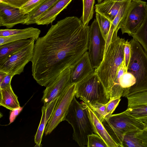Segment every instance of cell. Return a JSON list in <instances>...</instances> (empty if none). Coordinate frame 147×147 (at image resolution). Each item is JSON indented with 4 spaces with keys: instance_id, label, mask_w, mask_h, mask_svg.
Returning <instances> with one entry per match:
<instances>
[{
    "instance_id": "cell-40",
    "label": "cell",
    "mask_w": 147,
    "mask_h": 147,
    "mask_svg": "<svg viewBox=\"0 0 147 147\" xmlns=\"http://www.w3.org/2000/svg\"><path fill=\"white\" fill-rule=\"evenodd\" d=\"M138 0H112L111 1H137Z\"/></svg>"
},
{
    "instance_id": "cell-8",
    "label": "cell",
    "mask_w": 147,
    "mask_h": 147,
    "mask_svg": "<svg viewBox=\"0 0 147 147\" xmlns=\"http://www.w3.org/2000/svg\"><path fill=\"white\" fill-rule=\"evenodd\" d=\"M106 44L98 22L94 19L90 26L88 51L91 63L94 69L97 68L103 60Z\"/></svg>"
},
{
    "instance_id": "cell-36",
    "label": "cell",
    "mask_w": 147,
    "mask_h": 147,
    "mask_svg": "<svg viewBox=\"0 0 147 147\" xmlns=\"http://www.w3.org/2000/svg\"><path fill=\"white\" fill-rule=\"evenodd\" d=\"M14 76L10 74L7 73L6 76L0 83V89L7 88L11 85V81Z\"/></svg>"
},
{
    "instance_id": "cell-39",
    "label": "cell",
    "mask_w": 147,
    "mask_h": 147,
    "mask_svg": "<svg viewBox=\"0 0 147 147\" xmlns=\"http://www.w3.org/2000/svg\"><path fill=\"white\" fill-rule=\"evenodd\" d=\"M112 0H97L98 3L100 4L105 2H109Z\"/></svg>"
},
{
    "instance_id": "cell-1",
    "label": "cell",
    "mask_w": 147,
    "mask_h": 147,
    "mask_svg": "<svg viewBox=\"0 0 147 147\" xmlns=\"http://www.w3.org/2000/svg\"><path fill=\"white\" fill-rule=\"evenodd\" d=\"M89 28L77 17H67L36 40L31 62L32 75L37 83L46 87L78 63L88 50Z\"/></svg>"
},
{
    "instance_id": "cell-15",
    "label": "cell",
    "mask_w": 147,
    "mask_h": 147,
    "mask_svg": "<svg viewBox=\"0 0 147 147\" xmlns=\"http://www.w3.org/2000/svg\"><path fill=\"white\" fill-rule=\"evenodd\" d=\"M59 98L53 100L47 106L43 105L42 108L41 118L34 136V141L36 144L35 146L39 147L41 146L42 138L46 126L52 115Z\"/></svg>"
},
{
    "instance_id": "cell-41",
    "label": "cell",
    "mask_w": 147,
    "mask_h": 147,
    "mask_svg": "<svg viewBox=\"0 0 147 147\" xmlns=\"http://www.w3.org/2000/svg\"><path fill=\"white\" fill-rule=\"evenodd\" d=\"M145 128L147 129V124L145 125Z\"/></svg>"
},
{
    "instance_id": "cell-2",
    "label": "cell",
    "mask_w": 147,
    "mask_h": 147,
    "mask_svg": "<svg viewBox=\"0 0 147 147\" xmlns=\"http://www.w3.org/2000/svg\"><path fill=\"white\" fill-rule=\"evenodd\" d=\"M118 30L113 33L103 59L94 72L102 84L107 98L109 100L111 92L118 68L124 60L125 40L117 36Z\"/></svg>"
},
{
    "instance_id": "cell-9",
    "label": "cell",
    "mask_w": 147,
    "mask_h": 147,
    "mask_svg": "<svg viewBox=\"0 0 147 147\" xmlns=\"http://www.w3.org/2000/svg\"><path fill=\"white\" fill-rule=\"evenodd\" d=\"M35 41L34 40L0 64V71L10 74L13 76L20 74L23 71L26 65L32 59Z\"/></svg>"
},
{
    "instance_id": "cell-3",
    "label": "cell",
    "mask_w": 147,
    "mask_h": 147,
    "mask_svg": "<svg viewBox=\"0 0 147 147\" xmlns=\"http://www.w3.org/2000/svg\"><path fill=\"white\" fill-rule=\"evenodd\" d=\"M65 120L73 129V139L81 147L87 145L88 136L94 133L86 105L80 103L75 96L71 102Z\"/></svg>"
},
{
    "instance_id": "cell-5",
    "label": "cell",
    "mask_w": 147,
    "mask_h": 147,
    "mask_svg": "<svg viewBox=\"0 0 147 147\" xmlns=\"http://www.w3.org/2000/svg\"><path fill=\"white\" fill-rule=\"evenodd\" d=\"M115 142L123 147L124 135L128 132L145 128L144 123L123 111L106 116L102 122Z\"/></svg>"
},
{
    "instance_id": "cell-32",
    "label": "cell",
    "mask_w": 147,
    "mask_h": 147,
    "mask_svg": "<svg viewBox=\"0 0 147 147\" xmlns=\"http://www.w3.org/2000/svg\"><path fill=\"white\" fill-rule=\"evenodd\" d=\"M121 100L120 98L111 99L106 104L107 109L106 116L112 114L118 105Z\"/></svg>"
},
{
    "instance_id": "cell-17",
    "label": "cell",
    "mask_w": 147,
    "mask_h": 147,
    "mask_svg": "<svg viewBox=\"0 0 147 147\" xmlns=\"http://www.w3.org/2000/svg\"><path fill=\"white\" fill-rule=\"evenodd\" d=\"M72 0H59L36 20L35 24L39 25H47L52 23L57 15L66 7Z\"/></svg>"
},
{
    "instance_id": "cell-23",
    "label": "cell",
    "mask_w": 147,
    "mask_h": 147,
    "mask_svg": "<svg viewBox=\"0 0 147 147\" xmlns=\"http://www.w3.org/2000/svg\"><path fill=\"white\" fill-rule=\"evenodd\" d=\"M139 42L147 54V5L146 17L144 22L131 36Z\"/></svg>"
},
{
    "instance_id": "cell-26",
    "label": "cell",
    "mask_w": 147,
    "mask_h": 147,
    "mask_svg": "<svg viewBox=\"0 0 147 147\" xmlns=\"http://www.w3.org/2000/svg\"><path fill=\"white\" fill-rule=\"evenodd\" d=\"M95 0H82L83 13L80 18L84 26L88 25L93 17Z\"/></svg>"
},
{
    "instance_id": "cell-34",
    "label": "cell",
    "mask_w": 147,
    "mask_h": 147,
    "mask_svg": "<svg viewBox=\"0 0 147 147\" xmlns=\"http://www.w3.org/2000/svg\"><path fill=\"white\" fill-rule=\"evenodd\" d=\"M26 28L22 29H0V37H6L15 35L25 31Z\"/></svg>"
},
{
    "instance_id": "cell-13",
    "label": "cell",
    "mask_w": 147,
    "mask_h": 147,
    "mask_svg": "<svg viewBox=\"0 0 147 147\" xmlns=\"http://www.w3.org/2000/svg\"><path fill=\"white\" fill-rule=\"evenodd\" d=\"M94 70L91 63L87 51L78 63L71 68V84H77L94 73Z\"/></svg>"
},
{
    "instance_id": "cell-6",
    "label": "cell",
    "mask_w": 147,
    "mask_h": 147,
    "mask_svg": "<svg viewBox=\"0 0 147 147\" xmlns=\"http://www.w3.org/2000/svg\"><path fill=\"white\" fill-rule=\"evenodd\" d=\"M75 96L90 104L96 102L106 104L109 100L95 72L76 84Z\"/></svg>"
},
{
    "instance_id": "cell-19",
    "label": "cell",
    "mask_w": 147,
    "mask_h": 147,
    "mask_svg": "<svg viewBox=\"0 0 147 147\" xmlns=\"http://www.w3.org/2000/svg\"><path fill=\"white\" fill-rule=\"evenodd\" d=\"M123 1H111L97 3L95 5V11L112 22L117 15Z\"/></svg>"
},
{
    "instance_id": "cell-24",
    "label": "cell",
    "mask_w": 147,
    "mask_h": 147,
    "mask_svg": "<svg viewBox=\"0 0 147 147\" xmlns=\"http://www.w3.org/2000/svg\"><path fill=\"white\" fill-rule=\"evenodd\" d=\"M125 112L147 124V104L127 108Z\"/></svg>"
},
{
    "instance_id": "cell-22",
    "label": "cell",
    "mask_w": 147,
    "mask_h": 147,
    "mask_svg": "<svg viewBox=\"0 0 147 147\" xmlns=\"http://www.w3.org/2000/svg\"><path fill=\"white\" fill-rule=\"evenodd\" d=\"M40 30L32 27L26 28V30L20 33L6 37H0V45L10 42L29 38L34 39L36 40L39 37Z\"/></svg>"
},
{
    "instance_id": "cell-12",
    "label": "cell",
    "mask_w": 147,
    "mask_h": 147,
    "mask_svg": "<svg viewBox=\"0 0 147 147\" xmlns=\"http://www.w3.org/2000/svg\"><path fill=\"white\" fill-rule=\"evenodd\" d=\"M28 17V14L22 13L20 9L0 1V26L7 28L23 24Z\"/></svg>"
},
{
    "instance_id": "cell-30",
    "label": "cell",
    "mask_w": 147,
    "mask_h": 147,
    "mask_svg": "<svg viewBox=\"0 0 147 147\" xmlns=\"http://www.w3.org/2000/svg\"><path fill=\"white\" fill-rule=\"evenodd\" d=\"M87 146L88 147H108L103 140L95 133L88 136Z\"/></svg>"
},
{
    "instance_id": "cell-20",
    "label": "cell",
    "mask_w": 147,
    "mask_h": 147,
    "mask_svg": "<svg viewBox=\"0 0 147 147\" xmlns=\"http://www.w3.org/2000/svg\"><path fill=\"white\" fill-rule=\"evenodd\" d=\"M0 105L10 110L21 107L18 97L14 92L11 85L0 89Z\"/></svg>"
},
{
    "instance_id": "cell-37",
    "label": "cell",
    "mask_w": 147,
    "mask_h": 147,
    "mask_svg": "<svg viewBox=\"0 0 147 147\" xmlns=\"http://www.w3.org/2000/svg\"><path fill=\"white\" fill-rule=\"evenodd\" d=\"M23 109V107H20L13 110H10L9 117V124H10L14 121L16 117L22 111Z\"/></svg>"
},
{
    "instance_id": "cell-27",
    "label": "cell",
    "mask_w": 147,
    "mask_h": 147,
    "mask_svg": "<svg viewBox=\"0 0 147 147\" xmlns=\"http://www.w3.org/2000/svg\"><path fill=\"white\" fill-rule=\"evenodd\" d=\"M128 108L147 104V91L138 93L127 97Z\"/></svg>"
},
{
    "instance_id": "cell-21",
    "label": "cell",
    "mask_w": 147,
    "mask_h": 147,
    "mask_svg": "<svg viewBox=\"0 0 147 147\" xmlns=\"http://www.w3.org/2000/svg\"><path fill=\"white\" fill-rule=\"evenodd\" d=\"M58 0H41L36 7L28 13V18L23 24H35L36 20Z\"/></svg>"
},
{
    "instance_id": "cell-25",
    "label": "cell",
    "mask_w": 147,
    "mask_h": 147,
    "mask_svg": "<svg viewBox=\"0 0 147 147\" xmlns=\"http://www.w3.org/2000/svg\"><path fill=\"white\" fill-rule=\"evenodd\" d=\"M131 1H124L115 18L112 22L111 26L115 30H119L124 21Z\"/></svg>"
},
{
    "instance_id": "cell-16",
    "label": "cell",
    "mask_w": 147,
    "mask_h": 147,
    "mask_svg": "<svg viewBox=\"0 0 147 147\" xmlns=\"http://www.w3.org/2000/svg\"><path fill=\"white\" fill-rule=\"evenodd\" d=\"M123 147H147V129L131 131L123 136Z\"/></svg>"
},
{
    "instance_id": "cell-29",
    "label": "cell",
    "mask_w": 147,
    "mask_h": 147,
    "mask_svg": "<svg viewBox=\"0 0 147 147\" xmlns=\"http://www.w3.org/2000/svg\"><path fill=\"white\" fill-rule=\"evenodd\" d=\"M83 102L91 108L99 120L102 122L107 115L106 104L96 102L93 104H90Z\"/></svg>"
},
{
    "instance_id": "cell-33",
    "label": "cell",
    "mask_w": 147,
    "mask_h": 147,
    "mask_svg": "<svg viewBox=\"0 0 147 147\" xmlns=\"http://www.w3.org/2000/svg\"><path fill=\"white\" fill-rule=\"evenodd\" d=\"M124 60L126 69L127 68L131 56V45L130 41H125L124 47Z\"/></svg>"
},
{
    "instance_id": "cell-10",
    "label": "cell",
    "mask_w": 147,
    "mask_h": 147,
    "mask_svg": "<svg viewBox=\"0 0 147 147\" xmlns=\"http://www.w3.org/2000/svg\"><path fill=\"white\" fill-rule=\"evenodd\" d=\"M147 3L141 0L131 1L121 28L122 34L132 36L142 25L146 13Z\"/></svg>"
},
{
    "instance_id": "cell-11",
    "label": "cell",
    "mask_w": 147,
    "mask_h": 147,
    "mask_svg": "<svg viewBox=\"0 0 147 147\" xmlns=\"http://www.w3.org/2000/svg\"><path fill=\"white\" fill-rule=\"evenodd\" d=\"M71 68L61 73L56 78L46 87L41 99L44 105L47 106L53 100L59 97L70 84Z\"/></svg>"
},
{
    "instance_id": "cell-38",
    "label": "cell",
    "mask_w": 147,
    "mask_h": 147,
    "mask_svg": "<svg viewBox=\"0 0 147 147\" xmlns=\"http://www.w3.org/2000/svg\"><path fill=\"white\" fill-rule=\"evenodd\" d=\"M7 74L6 72L0 71V83L2 82Z\"/></svg>"
},
{
    "instance_id": "cell-4",
    "label": "cell",
    "mask_w": 147,
    "mask_h": 147,
    "mask_svg": "<svg viewBox=\"0 0 147 147\" xmlns=\"http://www.w3.org/2000/svg\"><path fill=\"white\" fill-rule=\"evenodd\" d=\"M130 42L131 56L127 71L131 73L136 81L131 95L147 91V54L136 40L133 38Z\"/></svg>"
},
{
    "instance_id": "cell-14",
    "label": "cell",
    "mask_w": 147,
    "mask_h": 147,
    "mask_svg": "<svg viewBox=\"0 0 147 147\" xmlns=\"http://www.w3.org/2000/svg\"><path fill=\"white\" fill-rule=\"evenodd\" d=\"M87 107L88 116L94 133L99 135L104 141L108 147H119L110 135L102 122L98 119L91 108L84 103Z\"/></svg>"
},
{
    "instance_id": "cell-31",
    "label": "cell",
    "mask_w": 147,
    "mask_h": 147,
    "mask_svg": "<svg viewBox=\"0 0 147 147\" xmlns=\"http://www.w3.org/2000/svg\"><path fill=\"white\" fill-rule=\"evenodd\" d=\"M41 0H29L21 7L20 10L23 14H28L38 4Z\"/></svg>"
},
{
    "instance_id": "cell-7",
    "label": "cell",
    "mask_w": 147,
    "mask_h": 147,
    "mask_svg": "<svg viewBox=\"0 0 147 147\" xmlns=\"http://www.w3.org/2000/svg\"><path fill=\"white\" fill-rule=\"evenodd\" d=\"M76 84H70L59 97L54 111L46 126L45 136L50 134L65 117L74 97L75 96Z\"/></svg>"
},
{
    "instance_id": "cell-28",
    "label": "cell",
    "mask_w": 147,
    "mask_h": 147,
    "mask_svg": "<svg viewBox=\"0 0 147 147\" xmlns=\"http://www.w3.org/2000/svg\"><path fill=\"white\" fill-rule=\"evenodd\" d=\"M96 18L102 34L106 41L112 22L106 18L97 13L96 14Z\"/></svg>"
},
{
    "instance_id": "cell-35",
    "label": "cell",
    "mask_w": 147,
    "mask_h": 147,
    "mask_svg": "<svg viewBox=\"0 0 147 147\" xmlns=\"http://www.w3.org/2000/svg\"><path fill=\"white\" fill-rule=\"evenodd\" d=\"M29 0H0L10 5L20 8Z\"/></svg>"
},
{
    "instance_id": "cell-18",
    "label": "cell",
    "mask_w": 147,
    "mask_h": 147,
    "mask_svg": "<svg viewBox=\"0 0 147 147\" xmlns=\"http://www.w3.org/2000/svg\"><path fill=\"white\" fill-rule=\"evenodd\" d=\"M34 39L15 41L0 45V64L14 53L29 45Z\"/></svg>"
}]
</instances>
